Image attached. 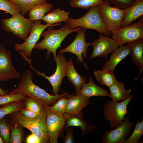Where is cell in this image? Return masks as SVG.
I'll return each instance as SVG.
<instances>
[{
  "mask_svg": "<svg viewBox=\"0 0 143 143\" xmlns=\"http://www.w3.org/2000/svg\"><path fill=\"white\" fill-rule=\"evenodd\" d=\"M108 88L110 91L109 97L113 102L124 100L131 95V90H126L124 83L117 80Z\"/></svg>",
  "mask_w": 143,
  "mask_h": 143,
  "instance_id": "cell-22",
  "label": "cell"
},
{
  "mask_svg": "<svg viewBox=\"0 0 143 143\" xmlns=\"http://www.w3.org/2000/svg\"><path fill=\"white\" fill-rule=\"evenodd\" d=\"M23 6L11 3L7 0H0V10L4 11L6 13L9 14L12 16L23 11Z\"/></svg>",
  "mask_w": 143,
  "mask_h": 143,
  "instance_id": "cell-32",
  "label": "cell"
},
{
  "mask_svg": "<svg viewBox=\"0 0 143 143\" xmlns=\"http://www.w3.org/2000/svg\"><path fill=\"white\" fill-rule=\"evenodd\" d=\"M67 102L66 95L60 98L52 106H44L45 110L52 113L61 117H63L65 112Z\"/></svg>",
  "mask_w": 143,
  "mask_h": 143,
  "instance_id": "cell-27",
  "label": "cell"
},
{
  "mask_svg": "<svg viewBox=\"0 0 143 143\" xmlns=\"http://www.w3.org/2000/svg\"><path fill=\"white\" fill-rule=\"evenodd\" d=\"M26 143H41L38 137L34 135L32 133L28 135L25 140Z\"/></svg>",
  "mask_w": 143,
  "mask_h": 143,
  "instance_id": "cell-40",
  "label": "cell"
},
{
  "mask_svg": "<svg viewBox=\"0 0 143 143\" xmlns=\"http://www.w3.org/2000/svg\"><path fill=\"white\" fill-rule=\"evenodd\" d=\"M9 90H3L0 87V95L8 94V91Z\"/></svg>",
  "mask_w": 143,
  "mask_h": 143,
  "instance_id": "cell-41",
  "label": "cell"
},
{
  "mask_svg": "<svg viewBox=\"0 0 143 143\" xmlns=\"http://www.w3.org/2000/svg\"><path fill=\"white\" fill-rule=\"evenodd\" d=\"M65 113L75 115L81 113L82 110L90 104L89 98L80 95H68Z\"/></svg>",
  "mask_w": 143,
  "mask_h": 143,
  "instance_id": "cell-17",
  "label": "cell"
},
{
  "mask_svg": "<svg viewBox=\"0 0 143 143\" xmlns=\"http://www.w3.org/2000/svg\"><path fill=\"white\" fill-rule=\"evenodd\" d=\"M65 72L66 76L69 81L74 85L76 91L80 90L87 79L84 77L80 75L76 71L73 66L71 58L67 62Z\"/></svg>",
  "mask_w": 143,
  "mask_h": 143,
  "instance_id": "cell-23",
  "label": "cell"
},
{
  "mask_svg": "<svg viewBox=\"0 0 143 143\" xmlns=\"http://www.w3.org/2000/svg\"><path fill=\"white\" fill-rule=\"evenodd\" d=\"M129 50L127 45L119 46L111 53L109 59H106L102 70L113 72L117 64L129 55Z\"/></svg>",
  "mask_w": 143,
  "mask_h": 143,
  "instance_id": "cell-19",
  "label": "cell"
},
{
  "mask_svg": "<svg viewBox=\"0 0 143 143\" xmlns=\"http://www.w3.org/2000/svg\"><path fill=\"white\" fill-rule=\"evenodd\" d=\"M86 32L85 29L82 28L77 32V35L73 41L68 47L60 50L59 52L63 54L68 52L75 55L77 57V61L83 63L86 70H88L87 65L84 62L82 58L87 59V49L90 45V42L87 43L86 41Z\"/></svg>",
  "mask_w": 143,
  "mask_h": 143,
  "instance_id": "cell-12",
  "label": "cell"
},
{
  "mask_svg": "<svg viewBox=\"0 0 143 143\" xmlns=\"http://www.w3.org/2000/svg\"><path fill=\"white\" fill-rule=\"evenodd\" d=\"M64 143H74L73 127H69L67 128L66 134L63 138Z\"/></svg>",
  "mask_w": 143,
  "mask_h": 143,
  "instance_id": "cell-38",
  "label": "cell"
},
{
  "mask_svg": "<svg viewBox=\"0 0 143 143\" xmlns=\"http://www.w3.org/2000/svg\"><path fill=\"white\" fill-rule=\"evenodd\" d=\"M130 117L126 115L121 124L115 129L105 131L101 136L102 143H123L134 125L130 120Z\"/></svg>",
  "mask_w": 143,
  "mask_h": 143,
  "instance_id": "cell-11",
  "label": "cell"
},
{
  "mask_svg": "<svg viewBox=\"0 0 143 143\" xmlns=\"http://www.w3.org/2000/svg\"><path fill=\"white\" fill-rule=\"evenodd\" d=\"M111 34V38L118 43L119 47L143 38V16L139 18L138 21L122 27Z\"/></svg>",
  "mask_w": 143,
  "mask_h": 143,
  "instance_id": "cell-9",
  "label": "cell"
},
{
  "mask_svg": "<svg viewBox=\"0 0 143 143\" xmlns=\"http://www.w3.org/2000/svg\"><path fill=\"white\" fill-rule=\"evenodd\" d=\"M25 97L20 93L0 95V106L14 101L24 100Z\"/></svg>",
  "mask_w": 143,
  "mask_h": 143,
  "instance_id": "cell-36",
  "label": "cell"
},
{
  "mask_svg": "<svg viewBox=\"0 0 143 143\" xmlns=\"http://www.w3.org/2000/svg\"><path fill=\"white\" fill-rule=\"evenodd\" d=\"M105 0H70V6L73 8L88 9L90 7L101 3Z\"/></svg>",
  "mask_w": 143,
  "mask_h": 143,
  "instance_id": "cell-31",
  "label": "cell"
},
{
  "mask_svg": "<svg viewBox=\"0 0 143 143\" xmlns=\"http://www.w3.org/2000/svg\"><path fill=\"white\" fill-rule=\"evenodd\" d=\"M46 113V124L50 143H57V139L64 127L65 118L45 111Z\"/></svg>",
  "mask_w": 143,
  "mask_h": 143,
  "instance_id": "cell-15",
  "label": "cell"
},
{
  "mask_svg": "<svg viewBox=\"0 0 143 143\" xmlns=\"http://www.w3.org/2000/svg\"><path fill=\"white\" fill-rule=\"evenodd\" d=\"M93 51L89 59L97 57H106L119 47L118 43L111 38L100 33L98 38L90 42Z\"/></svg>",
  "mask_w": 143,
  "mask_h": 143,
  "instance_id": "cell-14",
  "label": "cell"
},
{
  "mask_svg": "<svg viewBox=\"0 0 143 143\" xmlns=\"http://www.w3.org/2000/svg\"><path fill=\"white\" fill-rule=\"evenodd\" d=\"M133 98L131 95L120 102L109 101L104 106L103 116L111 128H115L122 123L125 116L129 113L127 106Z\"/></svg>",
  "mask_w": 143,
  "mask_h": 143,
  "instance_id": "cell-5",
  "label": "cell"
},
{
  "mask_svg": "<svg viewBox=\"0 0 143 143\" xmlns=\"http://www.w3.org/2000/svg\"><path fill=\"white\" fill-rule=\"evenodd\" d=\"M110 3L124 10L132 5L136 0H108Z\"/></svg>",
  "mask_w": 143,
  "mask_h": 143,
  "instance_id": "cell-37",
  "label": "cell"
},
{
  "mask_svg": "<svg viewBox=\"0 0 143 143\" xmlns=\"http://www.w3.org/2000/svg\"><path fill=\"white\" fill-rule=\"evenodd\" d=\"M10 124V143H23L25 136L23 128L16 123Z\"/></svg>",
  "mask_w": 143,
  "mask_h": 143,
  "instance_id": "cell-29",
  "label": "cell"
},
{
  "mask_svg": "<svg viewBox=\"0 0 143 143\" xmlns=\"http://www.w3.org/2000/svg\"><path fill=\"white\" fill-rule=\"evenodd\" d=\"M11 126L8 117L0 119V137L3 143H10Z\"/></svg>",
  "mask_w": 143,
  "mask_h": 143,
  "instance_id": "cell-30",
  "label": "cell"
},
{
  "mask_svg": "<svg viewBox=\"0 0 143 143\" xmlns=\"http://www.w3.org/2000/svg\"><path fill=\"white\" fill-rule=\"evenodd\" d=\"M41 20L32 21V29L29 36L22 43L16 44L14 47L15 51L21 52L28 58L30 57L33 49L44 30L49 26H58L61 24H41Z\"/></svg>",
  "mask_w": 143,
  "mask_h": 143,
  "instance_id": "cell-10",
  "label": "cell"
},
{
  "mask_svg": "<svg viewBox=\"0 0 143 143\" xmlns=\"http://www.w3.org/2000/svg\"><path fill=\"white\" fill-rule=\"evenodd\" d=\"M70 13L59 7L45 15L41 20L46 24L53 25L62 22L66 23L69 19Z\"/></svg>",
  "mask_w": 143,
  "mask_h": 143,
  "instance_id": "cell-24",
  "label": "cell"
},
{
  "mask_svg": "<svg viewBox=\"0 0 143 143\" xmlns=\"http://www.w3.org/2000/svg\"><path fill=\"white\" fill-rule=\"evenodd\" d=\"M110 3L108 0H105L99 6L101 18L108 31L111 34L121 27L124 12L117 7L111 6Z\"/></svg>",
  "mask_w": 143,
  "mask_h": 143,
  "instance_id": "cell-7",
  "label": "cell"
},
{
  "mask_svg": "<svg viewBox=\"0 0 143 143\" xmlns=\"http://www.w3.org/2000/svg\"><path fill=\"white\" fill-rule=\"evenodd\" d=\"M121 27L130 24L143 15V0H136L132 5L124 10Z\"/></svg>",
  "mask_w": 143,
  "mask_h": 143,
  "instance_id": "cell-21",
  "label": "cell"
},
{
  "mask_svg": "<svg viewBox=\"0 0 143 143\" xmlns=\"http://www.w3.org/2000/svg\"><path fill=\"white\" fill-rule=\"evenodd\" d=\"M64 116L65 118L64 126H65L66 128L71 126L80 127L81 130V137L84 136L92 132L96 128V126L90 125L86 120L84 119L81 113L73 115L64 113Z\"/></svg>",
  "mask_w": 143,
  "mask_h": 143,
  "instance_id": "cell-16",
  "label": "cell"
},
{
  "mask_svg": "<svg viewBox=\"0 0 143 143\" xmlns=\"http://www.w3.org/2000/svg\"><path fill=\"white\" fill-rule=\"evenodd\" d=\"M99 5L91 7L84 15L77 19L69 18L66 23L72 29L78 27L92 29L109 37L111 33L106 28L100 16Z\"/></svg>",
  "mask_w": 143,
  "mask_h": 143,
  "instance_id": "cell-4",
  "label": "cell"
},
{
  "mask_svg": "<svg viewBox=\"0 0 143 143\" xmlns=\"http://www.w3.org/2000/svg\"><path fill=\"white\" fill-rule=\"evenodd\" d=\"M25 60L29 64L30 68L34 71L38 75L41 76L47 79L52 88V93L54 95L58 94L64 77L66 76L65 68L67 62L65 56L62 54L58 53L53 59L56 63V67L55 72L52 75L48 77L45 73H42L35 69L31 64L32 60L25 55L23 56Z\"/></svg>",
  "mask_w": 143,
  "mask_h": 143,
  "instance_id": "cell-8",
  "label": "cell"
},
{
  "mask_svg": "<svg viewBox=\"0 0 143 143\" xmlns=\"http://www.w3.org/2000/svg\"><path fill=\"white\" fill-rule=\"evenodd\" d=\"M33 76L30 70H26L23 73L17 87L11 91L9 93H21L26 97L36 100L44 106L52 105L61 97L69 95L67 92H64L61 95L50 94L34 83L32 80Z\"/></svg>",
  "mask_w": 143,
  "mask_h": 143,
  "instance_id": "cell-1",
  "label": "cell"
},
{
  "mask_svg": "<svg viewBox=\"0 0 143 143\" xmlns=\"http://www.w3.org/2000/svg\"><path fill=\"white\" fill-rule=\"evenodd\" d=\"M10 124L16 123L29 129L35 135L41 143H50L46 124V113L44 109L36 118L29 119L23 116L20 111L8 115Z\"/></svg>",
  "mask_w": 143,
  "mask_h": 143,
  "instance_id": "cell-3",
  "label": "cell"
},
{
  "mask_svg": "<svg viewBox=\"0 0 143 143\" xmlns=\"http://www.w3.org/2000/svg\"><path fill=\"white\" fill-rule=\"evenodd\" d=\"M143 134V119L139 122L137 121L136 123L133 132L128 138H126L123 143H138Z\"/></svg>",
  "mask_w": 143,
  "mask_h": 143,
  "instance_id": "cell-33",
  "label": "cell"
},
{
  "mask_svg": "<svg viewBox=\"0 0 143 143\" xmlns=\"http://www.w3.org/2000/svg\"><path fill=\"white\" fill-rule=\"evenodd\" d=\"M10 51L0 45V82H3L20 77L21 74L13 66Z\"/></svg>",
  "mask_w": 143,
  "mask_h": 143,
  "instance_id": "cell-13",
  "label": "cell"
},
{
  "mask_svg": "<svg viewBox=\"0 0 143 143\" xmlns=\"http://www.w3.org/2000/svg\"><path fill=\"white\" fill-rule=\"evenodd\" d=\"M93 73L94 77L98 82L102 85L106 86L108 88L117 80L113 72L101 70H96L94 71Z\"/></svg>",
  "mask_w": 143,
  "mask_h": 143,
  "instance_id": "cell-26",
  "label": "cell"
},
{
  "mask_svg": "<svg viewBox=\"0 0 143 143\" xmlns=\"http://www.w3.org/2000/svg\"><path fill=\"white\" fill-rule=\"evenodd\" d=\"M52 26L48 27L46 31L42 33L41 37H43V40L37 43L34 48L39 50H47L45 56L46 60L50 58L51 52L53 57H56V51L58 48L61 47V44L69 34L74 32H77L82 28L78 27L71 28L66 23L63 25L61 28L58 29H53Z\"/></svg>",
  "mask_w": 143,
  "mask_h": 143,
  "instance_id": "cell-2",
  "label": "cell"
},
{
  "mask_svg": "<svg viewBox=\"0 0 143 143\" xmlns=\"http://www.w3.org/2000/svg\"><path fill=\"white\" fill-rule=\"evenodd\" d=\"M53 5L46 1L37 4L32 7L29 11V19L31 21L41 20L45 15L53 8Z\"/></svg>",
  "mask_w": 143,
  "mask_h": 143,
  "instance_id": "cell-25",
  "label": "cell"
},
{
  "mask_svg": "<svg viewBox=\"0 0 143 143\" xmlns=\"http://www.w3.org/2000/svg\"><path fill=\"white\" fill-rule=\"evenodd\" d=\"M24 108V100L14 101L0 106V119L6 115L19 111Z\"/></svg>",
  "mask_w": 143,
  "mask_h": 143,
  "instance_id": "cell-28",
  "label": "cell"
},
{
  "mask_svg": "<svg viewBox=\"0 0 143 143\" xmlns=\"http://www.w3.org/2000/svg\"><path fill=\"white\" fill-rule=\"evenodd\" d=\"M20 112L23 116L29 119H33L36 118L40 114L24 108H22Z\"/></svg>",
  "mask_w": 143,
  "mask_h": 143,
  "instance_id": "cell-39",
  "label": "cell"
},
{
  "mask_svg": "<svg viewBox=\"0 0 143 143\" xmlns=\"http://www.w3.org/2000/svg\"><path fill=\"white\" fill-rule=\"evenodd\" d=\"M75 94L82 95L89 98L92 96H109L108 90L96 85L91 77L89 78L88 82L84 83L79 91H75Z\"/></svg>",
  "mask_w": 143,
  "mask_h": 143,
  "instance_id": "cell-20",
  "label": "cell"
},
{
  "mask_svg": "<svg viewBox=\"0 0 143 143\" xmlns=\"http://www.w3.org/2000/svg\"><path fill=\"white\" fill-rule=\"evenodd\" d=\"M8 0V1H9V0Z\"/></svg>",
  "mask_w": 143,
  "mask_h": 143,
  "instance_id": "cell-43",
  "label": "cell"
},
{
  "mask_svg": "<svg viewBox=\"0 0 143 143\" xmlns=\"http://www.w3.org/2000/svg\"><path fill=\"white\" fill-rule=\"evenodd\" d=\"M23 108L40 114L44 109V106L41 102L36 100L26 97L24 100Z\"/></svg>",
  "mask_w": 143,
  "mask_h": 143,
  "instance_id": "cell-34",
  "label": "cell"
},
{
  "mask_svg": "<svg viewBox=\"0 0 143 143\" xmlns=\"http://www.w3.org/2000/svg\"><path fill=\"white\" fill-rule=\"evenodd\" d=\"M131 60L137 67L139 75L143 70V38L127 43Z\"/></svg>",
  "mask_w": 143,
  "mask_h": 143,
  "instance_id": "cell-18",
  "label": "cell"
},
{
  "mask_svg": "<svg viewBox=\"0 0 143 143\" xmlns=\"http://www.w3.org/2000/svg\"><path fill=\"white\" fill-rule=\"evenodd\" d=\"M47 0H9L11 3L23 6L22 12L20 13L24 16L26 13L34 6L46 1Z\"/></svg>",
  "mask_w": 143,
  "mask_h": 143,
  "instance_id": "cell-35",
  "label": "cell"
},
{
  "mask_svg": "<svg viewBox=\"0 0 143 143\" xmlns=\"http://www.w3.org/2000/svg\"><path fill=\"white\" fill-rule=\"evenodd\" d=\"M3 30L25 41L31 31L32 21L17 12L11 17L0 20Z\"/></svg>",
  "mask_w": 143,
  "mask_h": 143,
  "instance_id": "cell-6",
  "label": "cell"
},
{
  "mask_svg": "<svg viewBox=\"0 0 143 143\" xmlns=\"http://www.w3.org/2000/svg\"><path fill=\"white\" fill-rule=\"evenodd\" d=\"M3 143L2 139L0 137V143Z\"/></svg>",
  "mask_w": 143,
  "mask_h": 143,
  "instance_id": "cell-42",
  "label": "cell"
}]
</instances>
